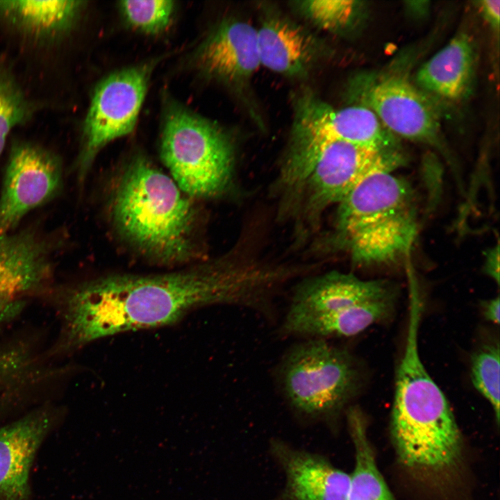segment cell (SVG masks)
<instances>
[{
  "instance_id": "1",
  "label": "cell",
  "mask_w": 500,
  "mask_h": 500,
  "mask_svg": "<svg viewBox=\"0 0 500 500\" xmlns=\"http://www.w3.org/2000/svg\"><path fill=\"white\" fill-rule=\"evenodd\" d=\"M267 300L262 269L224 257L160 274L101 276L65 290L56 350L71 352L116 334L172 325L203 307L259 314Z\"/></svg>"
},
{
  "instance_id": "2",
  "label": "cell",
  "mask_w": 500,
  "mask_h": 500,
  "mask_svg": "<svg viewBox=\"0 0 500 500\" xmlns=\"http://www.w3.org/2000/svg\"><path fill=\"white\" fill-rule=\"evenodd\" d=\"M109 212L118 235L156 263L182 265L201 257L200 222L191 197L144 156L117 174Z\"/></svg>"
},
{
  "instance_id": "3",
  "label": "cell",
  "mask_w": 500,
  "mask_h": 500,
  "mask_svg": "<svg viewBox=\"0 0 500 500\" xmlns=\"http://www.w3.org/2000/svg\"><path fill=\"white\" fill-rule=\"evenodd\" d=\"M409 308L405 349L395 376L391 436L402 465L416 470L443 472L460 461L462 437L444 394L419 356L420 299L410 298Z\"/></svg>"
},
{
  "instance_id": "4",
  "label": "cell",
  "mask_w": 500,
  "mask_h": 500,
  "mask_svg": "<svg viewBox=\"0 0 500 500\" xmlns=\"http://www.w3.org/2000/svg\"><path fill=\"white\" fill-rule=\"evenodd\" d=\"M405 161L401 149L292 136L278 178L283 210L301 225H315L365 178L392 172Z\"/></svg>"
},
{
  "instance_id": "5",
  "label": "cell",
  "mask_w": 500,
  "mask_h": 500,
  "mask_svg": "<svg viewBox=\"0 0 500 500\" xmlns=\"http://www.w3.org/2000/svg\"><path fill=\"white\" fill-rule=\"evenodd\" d=\"M337 243L360 265L394 262L408 256L417 235L410 187L390 172L372 174L338 205Z\"/></svg>"
},
{
  "instance_id": "6",
  "label": "cell",
  "mask_w": 500,
  "mask_h": 500,
  "mask_svg": "<svg viewBox=\"0 0 500 500\" xmlns=\"http://www.w3.org/2000/svg\"><path fill=\"white\" fill-rule=\"evenodd\" d=\"M273 375L279 394L295 414L327 422L340 416L359 387L351 354L324 339H301L290 346Z\"/></svg>"
},
{
  "instance_id": "7",
  "label": "cell",
  "mask_w": 500,
  "mask_h": 500,
  "mask_svg": "<svg viewBox=\"0 0 500 500\" xmlns=\"http://www.w3.org/2000/svg\"><path fill=\"white\" fill-rule=\"evenodd\" d=\"M160 150L171 177L190 197H215L228 189L233 148L217 124L171 105L164 119Z\"/></svg>"
},
{
  "instance_id": "8",
  "label": "cell",
  "mask_w": 500,
  "mask_h": 500,
  "mask_svg": "<svg viewBox=\"0 0 500 500\" xmlns=\"http://www.w3.org/2000/svg\"><path fill=\"white\" fill-rule=\"evenodd\" d=\"M153 66L145 63L123 69L103 78L95 88L74 167L79 185L84 183L98 153L133 131Z\"/></svg>"
},
{
  "instance_id": "9",
  "label": "cell",
  "mask_w": 500,
  "mask_h": 500,
  "mask_svg": "<svg viewBox=\"0 0 500 500\" xmlns=\"http://www.w3.org/2000/svg\"><path fill=\"white\" fill-rule=\"evenodd\" d=\"M66 239L61 229L44 232L35 225L0 235V330L50 283Z\"/></svg>"
},
{
  "instance_id": "10",
  "label": "cell",
  "mask_w": 500,
  "mask_h": 500,
  "mask_svg": "<svg viewBox=\"0 0 500 500\" xmlns=\"http://www.w3.org/2000/svg\"><path fill=\"white\" fill-rule=\"evenodd\" d=\"M63 185L58 155L32 142L14 141L0 192V235L15 231L28 212L56 198Z\"/></svg>"
},
{
  "instance_id": "11",
  "label": "cell",
  "mask_w": 500,
  "mask_h": 500,
  "mask_svg": "<svg viewBox=\"0 0 500 500\" xmlns=\"http://www.w3.org/2000/svg\"><path fill=\"white\" fill-rule=\"evenodd\" d=\"M349 89L357 103L370 108L394 135L438 143L439 120L433 105L405 78L389 76L373 84L356 79Z\"/></svg>"
},
{
  "instance_id": "12",
  "label": "cell",
  "mask_w": 500,
  "mask_h": 500,
  "mask_svg": "<svg viewBox=\"0 0 500 500\" xmlns=\"http://www.w3.org/2000/svg\"><path fill=\"white\" fill-rule=\"evenodd\" d=\"M292 136L340 140L383 150L400 149L396 136L361 104L335 108L310 91L297 94Z\"/></svg>"
},
{
  "instance_id": "13",
  "label": "cell",
  "mask_w": 500,
  "mask_h": 500,
  "mask_svg": "<svg viewBox=\"0 0 500 500\" xmlns=\"http://www.w3.org/2000/svg\"><path fill=\"white\" fill-rule=\"evenodd\" d=\"M394 298L384 281H365L350 273L332 271L297 285L281 321L328 319L374 301Z\"/></svg>"
},
{
  "instance_id": "14",
  "label": "cell",
  "mask_w": 500,
  "mask_h": 500,
  "mask_svg": "<svg viewBox=\"0 0 500 500\" xmlns=\"http://www.w3.org/2000/svg\"><path fill=\"white\" fill-rule=\"evenodd\" d=\"M197 61L208 76L243 86L260 66L256 28L238 18L222 21L201 44Z\"/></svg>"
},
{
  "instance_id": "15",
  "label": "cell",
  "mask_w": 500,
  "mask_h": 500,
  "mask_svg": "<svg viewBox=\"0 0 500 500\" xmlns=\"http://www.w3.org/2000/svg\"><path fill=\"white\" fill-rule=\"evenodd\" d=\"M256 30L260 65L283 76H306L327 55L320 39L278 12H267Z\"/></svg>"
},
{
  "instance_id": "16",
  "label": "cell",
  "mask_w": 500,
  "mask_h": 500,
  "mask_svg": "<svg viewBox=\"0 0 500 500\" xmlns=\"http://www.w3.org/2000/svg\"><path fill=\"white\" fill-rule=\"evenodd\" d=\"M55 416L47 407L0 428V500H28L29 474Z\"/></svg>"
},
{
  "instance_id": "17",
  "label": "cell",
  "mask_w": 500,
  "mask_h": 500,
  "mask_svg": "<svg viewBox=\"0 0 500 500\" xmlns=\"http://www.w3.org/2000/svg\"><path fill=\"white\" fill-rule=\"evenodd\" d=\"M271 449L285 474L284 500L347 499L350 475L325 458L280 440H273Z\"/></svg>"
},
{
  "instance_id": "18",
  "label": "cell",
  "mask_w": 500,
  "mask_h": 500,
  "mask_svg": "<svg viewBox=\"0 0 500 500\" xmlns=\"http://www.w3.org/2000/svg\"><path fill=\"white\" fill-rule=\"evenodd\" d=\"M85 1L0 0V20L22 35L48 41L69 33Z\"/></svg>"
},
{
  "instance_id": "19",
  "label": "cell",
  "mask_w": 500,
  "mask_h": 500,
  "mask_svg": "<svg viewBox=\"0 0 500 500\" xmlns=\"http://www.w3.org/2000/svg\"><path fill=\"white\" fill-rule=\"evenodd\" d=\"M474 60L472 40L460 33L423 65L417 81L422 88L442 97L460 99L470 85Z\"/></svg>"
},
{
  "instance_id": "20",
  "label": "cell",
  "mask_w": 500,
  "mask_h": 500,
  "mask_svg": "<svg viewBox=\"0 0 500 500\" xmlns=\"http://www.w3.org/2000/svg\"><path fill=\"white\" fill-rule=\"evenodd\" d=\"M347 418L356 461L347 500H395L377 467L362 413L350 407Z\"/></svg>"
},
{
  "instance_id": "21",
  "label": "cell",
  "mask_w": 500,
  "mask_h": 500,
  "mask_svg": "<svg viewBox=\"0 0 500 500\" xmlns=\"http://www.w3.org/2000/svg\"><path fill=\"white\" fill-rule=\"evenodd\" d=\"M34 111L11 69L0 63V156L11 131L28 122Z\"/></svg>"
},
{
  "instance_id": "22",
  "label": "cell",
  "mask_w": 500,
  "mask_h": 500,
  "mask_svg": "<svg viewBox=\"0 0 500 500\" xmlns=\"http://www.w3.org/2000/svg\"><path fill=\"white\" fill-rule=\"evenodd\" d=\"M295 10L317 28L340 33L350 27L360 6L356 1L304 0L293 2Z\"/></svg>"
},
{
  "instance_id": "23",
  "label": "cell",
  "mask_w": 500,
  "mask_h": 500,
  "mask_svg": "<svg viewBox=\"0 0 500 500\" xmlns=\"http://www.w3.org/2000/svg\"><path fill=\"white\" fill-rule=\"evenodd\" d=\"M500 349L499 342L483 345L472 357L471 378L474 388L491 404L499 422Z\"/></svg>"
},
{
  "instance_id": "24",
  "label": "cell",
  "mask_w": 500,
  "mask_h": 500,
  "mask_svg": "<svg viewBox=\"0 0 500 500\" xmlns=\"http://www.w3.org/2000/svg\"><path fill=\"white\" fill-rule=\"evenodd\" d=\"M119 7L132 27L145 33L156 34L169 26L174 4L169 0L122 1Z\"/></svg>"
},
{
  "instance_id": "25",
  "label": "cell",
  "mask_w": 500,
  "mask_h": 500,
  "mask_svg": "<svg viewBox=\"0 0 500 500\" xmlns=\"http://www.w3.org/2000/svg\"><path fill=\"white\" fill-rule=\"evenodd\" d=\"M30 364V358L22 347H1L0 383H6L20 378L25 372H28Z\"/></svg>"
},
{
  "instance_id": "26",
  "label": "cell",
  "mask_w": 500,
  "mask_h": 500,
  "mask_svg": "<svg viewBox=\"0 0 500 500\" xmlns=\"http://www.w3.org/2000/svg\"><path fill=\"white\" fill-rule=\"evenodd\" d=\"M479 6L483 16L494 28L498 30L499 26V0H483L479 1Z\"/></svg>"
},
{
  "instance_id": "27",
  "label": "cell",
  "mask_w": 500,
  "mask_h": 500,
  "mask_svg": "<svg viewBox=\"0 0 500 500\" xmlns=\"http://www.w3.org/2000/svg\"><path fill=\"white\" fill-rule=\"evenodd\" d=\"M499 246L489 251L485 265V272L498 284L499 282Z\"/></svg>"
},
{
  "instance_id": "28",
  "label": "cell",
  "mask_w": 500,
  "mask_h": 500,
  "mask_svg": "<svg viewBox=\"0 0 500 500\" xmlns=\"http://www.w3.org/2000/svg\"><path fill=\"white\" fill-rule=\"evenodd\" d=\"M499 297L484 301L482 303L483 315L488 321L498 324L499 323Z\"/></svg>"
}]
</instances>
